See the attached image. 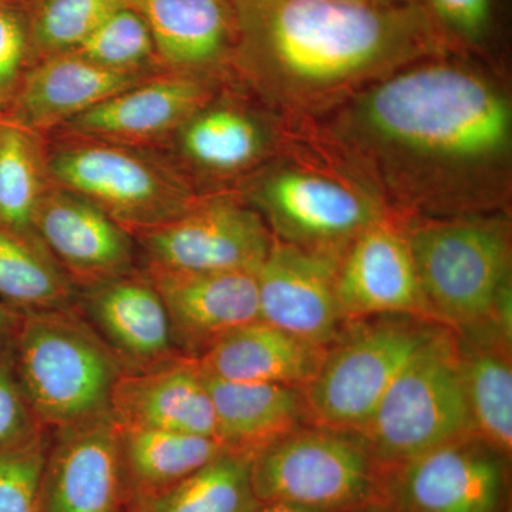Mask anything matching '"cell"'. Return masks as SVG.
I'll return each mask as SVG.
<instances>
[{
    "mask_svg": "<svg viewBox=\"0 0 512 512\" xmlns=\"http://www.w3.org/2000/svg\"><path fill=\"white\" fill-rule=\"evenodd\" d=\"M329 131L403 207L473 211L507 181L510 100L461 64L419 62L384 77L342 104Z\"/></svg>",
    "mask_w": 512,
    "mask_h": 512,
    "instance_id": "6da1fadb",
    "label": "cell"
},
{
    "mask_svg": "<svg viewBox=\"0 0 512 512\" xmlns=\"http://www.w3.org/2000/svg\"><path fill=\"white\" fill-rule=\"evenodd\" d=\"M232 67L272 109L313 116L404 67L443 42L427 10L349 0H228Z\"/></svg>",
    "mask_w": 512,
    "mask_h": 512,
    "instance_id": "7a4b0ae2",
    "label": "cell"
},
{
    "mask_svg": "<svg viewBox=\"0 0 512 512\" xmlns=\"http://www.w3.org/2000/svg\"><path fill=\"white\" fill-rule=\"evenodd\" d=\"M430 319L511 340V241L495 218H427L404 228Z\"/></svg>",
    "mask_w": 512,
    "mask_h": 512,
    "instance_id": "3957f363",
    "label": "cell"
},
{
    "mask_svg": "<svg viewBox=\"0 0 512 512\" xmlns=\"http://www.w3.org/2000/svg\"><path fill=\"white\" fill-rule=\"evenodd\" d=\"M13 366L37 423L62 429L110 413L123 366L77 309L22 313Z\"/></svg>",
    "mask_w": 512,
    "mask_h": 512,
    "instance_id": "277c9868",
    "label": "cell"
},
{
    "mask_svg": "<svg viewBox=\"0 0 512 512\" xmlns=\"http://www.w3.org/2000/svg\"><path fill=\"white\" fill-rule=\"evenodd\" d=\"M43 138L49 183L82 195L133 237L175 220L204 195L160 151L66 133Z\"/></svg>",
    "mask_w": 512,
    "mask_h": 512,
    "instance_id": "5b68a950",
    "label": "cell"
},
{
    "mask_svg": "<svg viewBox=\"0 0 512 512\" xmlns=\"http://www.w3.org/2000/svg\"><path fill=\"white\" fill-rule=\"evenodd\" d=\"M383 468L476 436L461 373L458 339L439 328L409 360L360 431Z\"/></svg>",
    "mask_w": 512,
    "mask_h": 512,
    "instance_id": "8992f818",
    "label": "cell"
},
{
    "mask_svg": "<svg viewBox=\"0 0 512 512\" xmlns=\"http://www.w3.org/2000/svg\"><path fill=\"white\" fill-rule=\"evenodd\" d=\"M259 503L319 512L383 510L384 468L359 433L306 424L252 458Z\"/></svg>",
    "mask_w": 512,
    "mask_h": 512,
    "instance_id": "52a82bcc",
    "label": "cell"
},
{
    "mask_svg": "<svg viewBox=\"0 0 512 512\" xmlns=\"http://www.w3.org/2000/svg\"><path fill=\"white\" fill-rule=\"evenodd\" d=\"M352 322L326 350L318 375L303 389L309 421L316 426L360 433L390 384L439 328L400 316Z\"/></svg>",
    "mask_w": 512,
    "mask_h": 512,
    "instance_id": "ba28073f",
    "label": "cell"
},
{
    "mask_svg": "<svg viewBox=\"0 0 512 512\" xmlns=\"http://www.w3.org/2000/svg\"><path fill=\"white\" fill-rule=\"evenodd\" d=\"M239 195L261 214L275 238L336 255L345 254L357 235L387 218L375 195L302 168L254 175Z\"/></svg>",
    "mask_w": 512,
    "mask_h": 512,
    "instance_id": "9c48e42d",
    "label": "cell"
},
{
    "mask_svg": "<svg viewBox=\"0 0 512 512\" xmlns=\"http://www.w3.org/2000/svg\"><path fill=\"white\" fill-rule=\"evenodd\" d=\"M141 262L194 272H254L274 235L238 194H204L175 220L134 235Z\"/></svg>",
    "mask_w": 512,
    "mask_h": 512,
    "instance_id": "30bf717a",
    "label": "cell"
},
{
    "mask_svg": "<svg viewBox=\"0 0 512 512\" xmlns=\"http://www.w3.org/2000/svg\"><path fill=\"white\" fill-rule=\"evenodd\" d=\"M507 458L468 436L384 468L383 511L507 512Z\"/></svg>",
    "mask_w": 512,
    "mask_h": 512,
    "instance_id": "8fae6325",
    "label": "cell"
},
{
    "mask_svg": "<svg viewBox=\"0 0 512 512\" xmlns=\"http://www.w3.org/2000/svg\"><path fill=\"white\" fill-rule=\"evenodd\" d=\"M40 512H134L111 413L50 430Z\"/></svg>",
    "mask_w": 512,
    "mask_h": 512,
    "instance_id": "7c38bea8",
    "label": "cell"
},
{
    "mask_svg": "<svg viewBox=\"0 0 512 512\" xmlns=\"http://www.w3.org/2000/svg\"><path fill=\"white\" fill-rule=\"evenodd\" d=\"M340 258L274 237L255 274L259 319L329 349L345 328L336 298Z\"/></svg>",
    "mask_w": 512,
    "mask_h": 512,
    "instance_id": "4fadbf2b",
    "label": "cell"
},
{
    "mask_svg": "<svg viewBox=\"0 0 512 512\" xmlns=\"http://www.w3.org/2000/svg\"><path fill=\"white\" fill-rule=\"evenodd\" d=\"M217 92L215 77L161 72L114 94L53 133L160 150Z\"/></svg>",
    "mask_w": 512,
    "mask_h": 512,
    "instance_id": "5bb4252c",
    "label": "cell"
},
{
    "mask_svg": "<svg viewBox=\"0 0 512 512\" xmlns=\"http://www.w3.org/2000/svg\"><path fill=\"white\" fill-rule=\"evenodd\" d=\"M33 231L77 289L140 268L133 235L76 192L50 184L37 207Z\"/></svg>",
    "mask_w": 512,
    "mask_h": 512,
    "instance_id": "9a60e30c",
    "label": "cell"
},
{
    "mask_svg": "<svg viewBox=\"0 0 512 512\" xmlns=\"http://www.w3.org/2000/svg\"><path fill=\"white\" fill-rule=\"evenodd\" d=\"M140 268L157 289L184 356L200 359L229 332L259 319L254 272L178 271L147 262Z\"/></svg>",
    "mask_w": 512,
    "mask_h": 512,
    "instance_id": "2e32d148",
    "label": "cell"
},
{
    "mask_svg": "<svg viewBox=\"0 0 512 512\" xmlns=\"http://www.w3.org/2000/svg\"><path fill=\"white\" fill-rule=\"evenodd\" d=\"M336 298L345 325L387 315L431 320L404 228L387 217L350 242L340 258Z\"/></svg>",
    "mask_w": 512,
    "mask_h": 512,
    "instance_id": "e0dca14e",
    "label": "cell"
},
{
    "mask_svg": "<svg viewBox=\"0 0 512 512\" xmlns=\"http://www.w3.org/2000/svg\"><path fill=\"white\" fill-rule=\"evenodd\" d=\"M74 308L109 346L124 373L184 356L175 346L164 303L141 268L77 289Z\"/></svg>",
    "mask_w": 512,
    "mask_h": 512,
    "instance_id": "ac0fdd59",
    "label": "cell"
},
{
    "mask_svg": "<svg viewBox=\"0 0 512 512\" xmlns=\"http://www.w3.org/2000/svg\"><path fill=\"white\" fill-rule=\"evenodd\" d=\"M271 140L268 124L255 110L217 92L157 151L195 184L197 177L227 180L254 170Z\"/></svg>",
    "mask_w": 512,
    "mask_h": 512,
    "instance_id": "d6986e66",
    "label": "cell"
},
{
    "mask_svg": "<svg viewBox=\"0 0 512 512\" xmlns=\"http://www.w3.org/2000/svg\"><path fill=\"white\" fill-rule=\"evenodd\" d=\"M110 413L126 429L173 431L217 439L214 406L197 359L124 373L114 386ZM218 440V439H217Z\"/></svg>",
    "mask_w": 512,
    "mask_h": 512,
    "instance_id": "ffe728a7",
    "label": "cell"
},
{
    "mask_svg": "<svg viewBox=\"0 0 512 512\" xmlns=\"http://www.w3.org/2000/svg\"><path fill=\"white\" fill-rule=\"evenodd\" d=\"M154 74L116 72L74 53L47 57L26 74L6 120L46 137Z\"/></svg>",
    "mask_w": 512,
    "mask_h": 512,
    "instance_id": "44dd1931",
    "label": "cell"
},
{
    "mask_svg": "<svg viewBox=\"0 0 512 512\" xmlns=\"http://www.w3.org/2000/svg\"><path fill=\"white\" fill-rule=\"evenodd\" d=\"M127 5L146 20L164 70L220 79L234 42L228 0H127Z\"/></svg>",
    "mask_w": 512,
    "mask_h": 512,
    "instance_id": "7402d4cb",
    "label": "cell"
},
{
    "mask_svg": "<svg viewBox=\"0 0 512 512\" xmlns=\"http://www.w3.org/2000/svg\"><path fill=\"white\" fill-rule=\"evenodd\" d=\"M326 350L256 319L218 340L197 362L215 379L303 390L318 375Z\"/></svg>",
    "mask_w": 512,
    "mask_h": 512,
    "instance_id": "603a6c76",
    "label": "cell"
},
{
    "mask_svg": "<svg viewBox=\"0 0 512 512\" xmlns=\"http://www.w3.org/2000/svg\"><path fill=\"white\" fill-rule=\"evenodd\" d=\"M204 377L214 406L217 439L228 453L254 458L311 424L302 389Z\"/></svg>",
    "mask_w": 512,
    "mask_h": 512,
    "instance_id": "cb8c5ba5",
    "label": "cell"
},
{
    "mask_svg": "<svg viewBox=\"0 0 512 512\" xmlns=\"http://www.w3.org/2000/svg\"><path fill=\"white\" fill-rule=\"evenodd\" d=\"M117 430L134 510L228 453L214 437L119 426Z\"/></svg>",
    "mask_w": 512,
    "mask_h": 512,
    "instance_id": "d4e9b609",
    "label": "cell"
},
{
    "mask_svg": "<svg viewBox=\"0 0 512 512\" xmlns=\"http://www.w3.org/2000/svg\"><path fill=\"white\" fill-rule=\"evenodd\" d=\"M458 339L461 373L474 433L510 458L512 450V369L508 343ZM510 346V345H508Z\"/></svg>",
    "mask_w": 512,
    "mask_h": 512,
    "instance_id": "484cf974",
    "label": "cell"
},
{
    "mask_svg": "<svg viewBox=\"0 0 512 512\" xmlns=\"http://www.w3.org/2000/svg\"><path fill=\"white\" fill-rule=\"evenodd\" d=\"M77 288L37 237L0 227V302L19 313L72 308Z\"/></svg>",
    "mask_w": 512,
    "mask_h": 512,
    "instance_id": "4316f807",
    "label": "cell"
},
{
    "mask_svg": "<svg viewBox=\"0 0 512 512\" xmlns=\"http://www.w3.org/2000/svg\"><path fill=\"white\" fill-rule=\"evenodd\" d=\"M252 458L224 453L134 512H254L261 505L251 480Z\"/></svg>",
    "mask_w": 512,
    "mask_h": 512,
    "instance_id": "83f0119b",
    "label": "cell"
},
{
    "mask_svg": "<svg viewBox=\"0 0 512 512\" xmlns=\"http://www.w3.org/2000/svg\"><path fill=\"white\" fill-rule=\"evenodd\" d=\"M49 185L45 138L9 123L0 143V227L36 237L33 220Z\"/></svg>",
    "mask_w": 512,
    "mask_h": 512,
    "instance_id": "f1b7e54d",
    "label": "cell"
},
{
    "mask_svg": "<svg viewBox=\"0 0 512 512\" xmlns=\"http://www.w3.org/2000/svg\"><path fill=\"white\" fill-rule=\"evenodd\" d=\"M123 6H127V0H36L32 8L26 9L35 64L73 52Z\"/></svg>",
    "mask_w": 512,
    "mask_h": 512,
    "instance_id": "f546056e",
    "label": "cell"
},
{
    "mask_svg": "<svg viewBox=\"0 0 512 512\" xmlns=\"http://www.w3.org/2000/svg\"><path fill=\"white\" fill-rule=\"evenodd\" d=\"M69 53L116 72H167L158 62L146 20L128 5L111 13Z\"/></svg>",
    "mask_w": 512,
    "mask_h": 512,
    "instance_id": "4dcf8cb0",
    "label": "cell"
},
{
    "mask_svg": "<svg viewBox=\"0 0 512 512\" xmlns=\"http://www.w3.org/2000/svg\"><path fill=\"white\" fill-rule=\"evenodd\" d=\"M50 430L0 450V512H40V481Z\"/></svg>",
    "mask_w": 512,
    "mask_h": 512,
    "instance_id": "1f68e13d",
    "label": "cell"
},
{
    "mask_svg": "<svg viewBox=\"0 0 512 512\" xmlns=\"http://www.w3.org/2000/svg\"><path fill=\"white\" fill-rule=\"evenodd\" d=\"M28 10L19 0L0 3V114H6L32 69Z\"/></svg>",
    "mask_w": 512,
    "mask_h": 512,
    "instance_id": "d6a6232c",
    "label": "cell"
},
{
    "mask_svg": "<svg viewBox=\"0 0 512 512\" xmlns=\"http://www.w3.org/2000/svg\"><path fill=\"white\" fill-rule=\"evenodd\" d=\"M42 429L20 389L10 338L0 343V450L29 439Z\"/></svg>",
    "mask_w": 512,
    "mask_h": 512,
    "instance_id": "836d02e7",
    "label": "cell"
},
{
    "mask_svg": "<svg viewBox=\"0 0 512 512\" xmlns=\"http://www.w3.org/2000/svg\"><path fill=\"white\" fill-rule=\"evenodd\" d=\"M437 18L467 39L483 35L490 20L491 0H429Z\"/></svg>",
    "mask_w": 512,
    "mask_h": 512,
    "instance_id": "e575fe53",
    "label": "cell"
},
{
    "mask_svg": "<svg viewBox=\"0 0 512 512\" xmlns=\"http://www.w3.org/2000/svg\"><path fill=\"white\" fill-rule=\"evenodd\" d=\"M20 316L22 313L13 311L8 305L0 302V343L12 338L18 328Z\"/></svg>",
    "mask_w": 512,
    "mask_h": 512,
    "instance_id": "d590c367",
    "label": "cell"
},
{
    "mask_svg": "<svg viewBox=\"0 0 512 512\" xmlns=\"http://www.w3.org/2000/svg\"><path fill=\"white\" fill-rule=\"evenodd\" d=\"M254 512H319L286 503H262Z\"/></svg>",
    "mask_w": 512,
    "mask_h": 512,
    "instance_id": "8d00e7d4",
    "label": "cell"
},
{
    "mask_svg": "<svg viewBox=\"0 0 512 512\" xmlns=\"http://www.w3.org/2000/svg\"><path fill=\"white\" fill-rule=\"evenodd\" d=\"M379 5H409V3H416L414 0H373Z\"/></svg>",
    "mask_w": 512,
    "mask_h": 512,
    "instance_id": "74e56055",
    "label": "cell"
},
{
    "mask_svg": "<svg viewBox=\"0 0 512 512\" xmlns=\"http://www.w3.org/2000/svg\"><path fill=\"white\" fill-rule=\"evenodd\" d=\"M9 126V121L0 114V143H2L3 136H5L6 128Z\"/></svg>",
    "mask_w": 512,
    "mask_h": 512,
    "instance_id": "f35d334b",
    "label": "cell"
},
{
    "mask_svg": "<svg viewBox=\"0 0 512 512\" xmlns=\"http://www.w3.org/2000/svg\"><path fill=\"white\" fill-rule=\"evenodd\" d=\"M349 2H373V0H349Z\"/></svg>",
    "mask_w": 512,
    "mask_h": 512,
    "instance_id": "ab89813d",
    "label": "cell"
},
{
    "mask_svg": "<svg viewBox=\"0 0 512 512\" xmlns=\"http://www.w3.org/2000/svg\"><path fill=\"white\" fill-rule=\"evenodd\" d=\"M366 512H387V511H383V510H375V511H366Z\"/></svg>",
    "mask_w": 512,
    "mask_h": 512,
    "instance_id": "60d3db41",
    "label": "cell"
},
{
    "mask_svg": "<svg viewBox=\"0 0 512 512\" xmlns=\"http://www.w3.org/2000/svg\"><path fill=\"white\" fill-rule=\"evenodd\" d=\"M3 2H10V0H0V3H3Z\"/></svg>",
    "mask_w": 512,
    "mask_h": 512,
    "instance_id": "b9f144b4",
    "label": "cell"
}]
</instances>
